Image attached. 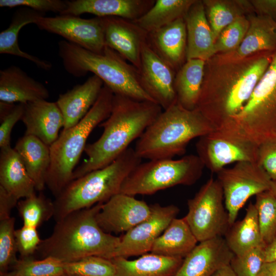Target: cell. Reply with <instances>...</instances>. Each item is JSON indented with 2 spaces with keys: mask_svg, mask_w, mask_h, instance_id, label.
<instances>
[{
  "mask_svg": "<svg viewBox=\"0 0 276 276\" xmlns=\"http://www.w3.org/2000/svg\"><path fill=\"white\" fill-rule=\"evenodd\" d=\"M204 167L199 156L192 154L177 159L149 160L134 168L120 193L132 196L151 195L177 185L191 186L200 178Z\"/></svg>",
  "mask_w": 276,
  "mask_h": 276,
  "instance_id": "9c48e42d",
  "label": "cell"
},
{
  "mask_svg": "<svg viewBox=\"0 0 276 276\" xmlns=\"http://www.w3.org/2000/svg\"><path fill=\"white\" fill-rule=\"evenodd\" d=\"M183 259L147 253L134 260L116 257L111 260L116 276H173Z\"/></svg>",
  "mask_w": 276,
  "mask_h": 276,
  "instance_id": "83f0119b",
  "label": "cell"
},
{
  "mask_svg": "<svg viewBox=\"0 0 276 276\" xmlns=\"http://www.w3.org/2000/svg\"><path fill=\"white\" fill-rule=\"evenodd\" d=\"M23 225L37 228L54 215V202L40 193L20 200L16 205Z\"/></svg>",
  "mask_w": 276,
  "mask_h": 276,
  "instance_id": "836d02e7",
  "label": "cell"
},
{
  "mask_svg": "<svg viewBox=\"0 0 276 276\" xmlns=\"http://www.w3.org/2000/svg\"><path fill=\"white\" fill-rule=\"evenodd\" d=\"M113 96L112 91L104 84L87 113L76 125L63 129L50 146L51 163L45 185L55 198L72 180L75 166L84 151L90 133L109 117Z\"/></svg>",
  "mask_w": 276,
  "mask_h": 276,
  "instance_id": "8992f818",
  "label": "cell"
},
{
  "mask_svg": "<svg viewBox=\"0 0 276 276\" xmlns=\"http://www.w3.org/2000/svg\"><path fill=\"white\" fill-rule=\"evenodd\" d=\"M151 49L174 71L186 59L187 31L184 18L147 34Z\"/></svg>",
  "mask_w": 276,
  "mask_h": 276,
  "instance_id": "cb8c5ba5",
  "label": "cell"
},
{
  "mask_svg": "<svg viewBox=\"0 0 276 276\" xmlns=\"http://www.w3.org/2000/svg\"><path fill=\"white\" fill-rule=\"evenodd\" d=\"M58 45L64 68L74 77L91 72L114 95L155 102L143 88L139 70L109 47L106 46L102 53L98 54L65 40Z\"/></svg>",
  "mask_w": 276,
  "mask_h": 276,
  "instance_id": "277c9868",
  "label": "cell"
},
{
  "mask_svg": "<svg viewBox=\"0 0 276 276\" xmlns=\"http://www.w3.org/2000/svg\"><path fill=\"white\" fill-rule=\"evenodd\" d=\"M15 237L20 258L34 257L41 241L36 228L23 225L20 228L15 229Z\"/></svg>",
  "mask_w": 276,
  "mask_h": 276,
  "instance_id": "ee69618b",
  "label": "cell"
},
{
  "mask_svg": "<svg viewBox=\"0 0 276 276\" xmlns=\"http://www.w3.org/2000/svg\"><path fill=\"white\" fill-rule=\"evenodd\" d=\"M151 213L150 205L134 196L119 193L104 203L96 216L97 222L106 233L127 232Z\"/></svg>",
  "mask_w": 276,
  "mask_h": 276,
  "instance_id": "2e32d148",
  "label": "cell"
},
{
  "mask_svg": "<svg viewBox=\"0 0 276 276\" xmlns=\"http://www.w3.org/2000/svg\"><path fill=\"white\" fill-rule=\"evenodd\" d=\"M21 121L25 135L34 136L50 146L58 137L64 127L62 113L56 102L39 100L24 104Z\"/></svg>",
  "mask_w": 276,
  "mask_h": 276,
  "instance_id": "d6986e66",
  "label": "cell"
},
{
  "mask_svg": "<svg viewBox=\"0 0 276 276\" xmlns=\"http://www.w3.org/2000/svg\"><path fill=\"white\" fill-rule=\"evenodd\" d=\"M258 148L250 141L221 129L200 137L196 144L197 155L204 167L216 173L231 163L257 162Z\"/></svg>",
  "mask_w": 276,
  "mask_h": 276,
  "instance_id": "7c38bea8",
  "label": "cell"
},
{
  "mask_svg": "<svg viewBox=\"0 0 276 276\" xmlns=\"http://www.w3.org/2000/svg\"><path fill=\"white\" fill-rule=\"evenodd\" d=\"M198 241L183 218H174L154 243L150 252L184 259Z\"/></svg>",
  "mask_w": 276,
  "mask_h": 276,
  "instance_id": "f546056e",
  "label": "cell"
},
{
  "mask_svg": "<svg viewBox=\"0 0 276 276\" xmlns=\"http://www.w3.org/2000/svg\"><path fill=\"white\" fill-rule=\"evenodd\" d=\"M0 186L17 200L35 193V186L17 151L11 146L1 149Z\"/></svg>",
  "mask_w": 276,
  "mask_h": 276,
  "instance_id": "484cf974",
  "label": "cell"
},
{
  "mask_svg": "<svg viewBox=\"0 0 276 276\" xmlns=\"http://www.w3.org/2000/svg\"><path fill=\"white\" fill-rule=\"evenodd\" d=\"M258 276H276V260L265 262Z\"/></svg>",
  "mask_w": 276,
  "mask_h": 276,
  "instance_id": "c3c4849f",
  "label": "cell"
},
{
  "mask_svg": "<svg viewBox=\"0 0 276 276\" xmlns=\"http://www.w3.org/2000/svg\"><path fill=\"white\" fill-rule=\"evenodd\" d=\"M67 1L63 0H1L0 7L14 8L25 7L45 13L53 12L61 14L66 9Z\"/></svg>",
  "mask_w": 276,
  "mask_h": 276,
  "instance_id": "7bdbcfd3",
  "label": "cell"
},
{
  "mask_svg": "<svg viewBox=\"0 0 276 276\" xmlns=\"http://www.w3.org/2000/svg\"><path fill=\"white\" fill-rule=\"evenodd\" d=\"M141 160L129 147L108 165L72 180L53 201L55 221L74 211L105 203L119 193L125 179Z\"/></svg>",
  "mask_w": 276,
  "mask_h": 276,
  "instance_id": "5b68a950",
  "label": "cell"
},
{
  "mask_svg": "<svg viewBox=\"0 0 276 276\" xmlns=\"http://www.w3.org/2000/svg\"><path fill=\"white\" fill-rule=\"evenodd\" d=\"M139 71L143 88L163 110L177 102L175 71L151 49L147 41L142 45Z\"/></svg>",
  "mask_w": 276,
  "mask_h": 276,
  "instance_id": "9a60e30c",
  "label": "cell"
},
{
  "mask_svg": "<svg viewBox=\"0 0 276 276\" xmlns=\"http://www.w3.org/2000/svg\"><path fill=\"white\" fill-rule=\"evenodd\" d=\"M0 276H65L63 262L48 257L36 260L33 256L20 258L6 273Z\"/></svg>",
  "mask_w": 276,
  "mask_h": 276,
  "instance_id": "e575fe53",
  "label": "cell"
},
{
  "mask_svg": "<svg viewBox=\"0 0 276 276\" xmlns=\"http://www.w3.org/2000/svg\"><path fill=\"white\" fill-rule=\"evenodd\" d=\"M257 163L271 180H276V139L259 146Z\"/></svg>",
  "mask_w": 276,
  "mask_h": 276,
  "instance_id": "f6af8a7d",
  "label": "cell"
},
{
  "mask_svg": "<svg viewBox=\"0 0 276 276\" xmlns=\"http://www.w3.org/2000/svg\"><path fill=\"white\" fill-rule=\"evenodd\" d=\"M273 53L255 60L233 81L213 85L202 84L196 108L215 129L242 109L269 65Z\"/></svg>",
  "mask_w": 276,
  "mask_h": 276,
  "instance_id": "ba28073f",
  "label": "cell"
},
{
  "mask_svg": "<svg viewBox=\"0 0 276 276\" xmlns=\"http://www.w3.org/2000/svg\"><path fill=\"white\" fill-rule=\"evenodd\" d=\"M266 262L276 260V236L273 240L265 248Z\"/></svg>",
  "mask_w": 276,
  "mask_h": 276,
  "instance_id": "681fc988",
  "label": "cell"
},
{
  "mask_svg": "<svg viewBox=\"0 0 276 276\" xmlns=\"http://www.w3.org/2000/svg\"><path fill=\"white\" fill-rule=\"evenodd\" d=\"M65 276H116V267L111 259L89 256L78 261L63 263Z\"/></svg>",
  "mask_w": 276,
  "mask_h": 276,
  "instance_id": "74e56055",
  "label": "cell"
},
{
  "mask_svg": "<svg viewBox=\"0 0 276 276\" xmlns=\"http://www.w3.org/2000/svg\"><path fill=\"white\" fill-rule=\"evenodd\" d=\"M163 110L154 102L114 95L111 112L99 125L103 128V133L96 141L86 145L87 159L75 170L72 180L113 162L142 135Z\"/></svg>",
  "mask_w": 276,
  "mask_h": 276,
  "instance_id": "6da1fadb",
  "label": "cell"
},
{
  "mask_svg": "<svg viewBox=\"0 0 276 276\" xmlns=\"http://www.w3.org/2000/svg\"><path fill=\"white\" fill-rule=\"evenodd\" d=\"M202 2L215 41L225 27L243 15L241 6H237V1H204Z\"/></svg>",
  "mask_w": 276,
  "mask_h": 276,
  "instance_id": "d590c367",
  "label": "cell"
},
{
  "mask_svg": "<svg viewBox=\"0 0 276 276\" xmlns=\"http://www.w3.org/2000/svg\"><path fill=\"white\" fill-rule=\"evenodd\" d=\"M249 25V20L242 15L225 27L215 41V53L235 51L243 40Z\"/></svg>",
  "mask_w": 276,
  "mask_h": 276,
  "instance_id": "60d3db41",
  "label": "cell"
},
{
  "mask_svg": "<svg viewBox=\"0 0 276 276\" xmlns=\"http://www.w3.org/2000/svg\"><path fill=\"white\" fill-rule=\"evenodd\" d=\"M234 256L222 237L200 242L183 259L173 276H212Z\"/></svg>",
  "mask_w": 276,
  "mask_h": 276,
  "instance_id": "e0dca14e",
  "label": "cell"
},
{
  "mask_svg": "<svg viewBox=\"0 0 276 276\" xmlns=\"http://www.w3.org/2000/svg\"><path fill=\"white\" fill-rule=\"evenodd\" d=\"M103 203L74 211L56 222L52 234L41 240L35 254L40 259L52 257L63 263L93 256L110 259L120 237L99 225L96 216Z\"/></svg>",
  "mask_w": 276,
  "mask_h": 276,
  "instance_id": "7a4b0ae2",
  "label": "cell"
},
{
  "mask_svg": "<svg viewBox=\"0 0 276 276\" xmlns=\"http://www.w3.org/2000/svg\"><path fill=\"white\" fill-rule=\"evenodd\" d=\"M194 0H156L143 16L133 21L147 33L184 18Z\"/></svg>",
  "mask_w": 276,
  "mask_h": 276,
  "instance_id": "d6a6232c",
  "label": "cell"
},
{
  "mask_svg": "<svg viewBox=\"0 0 276 276\" xmlns=\"http://www.w3.org/2000/svg\"><path fill=\"white\" fill-rule=\"evenodd\" d=\"M25 105L24 104L8 103L0 101V148L11 146V134L16 123L21 120Z\"/></svg>",
  "mask_w": 276,
  "mask_h": 276,
  "instance_id": "b9f144b4",
  "label": "cell"
},
{
  "mask_svg": "<svg viewBox=\"0 0 276 276\" xmlns=\"http://www.w3.org/2000/svg\"><path fill=\"white\" fill-rule=\"evenodd\" d=\"M224 236L228 247L235 255L243 254L260 245L266 246L262 239L254 204L249 203L244 217L232 224Z\"/></svg>",
  "mask_w": 276,
  "mask_h": 276,
  "instance_id": "4dcf8cb0",
  "label": "cell"
},
{
  "mask_svg": "<svg viewBox=\"0 0 276 276\" xmlns=\"http://www.w3.org/2000/svg\"><path fill=\"white\" fill-rule=\"evenodd\" d=\"M249 25L240 45L228 53L225 59L237 61L259 51H276V22L271 18L259 15L248 19Z\"/></svg>",
  "mask_w": 276,
  "mask_h": 276,
  "instance_id": "d4e9b609",
  "label": "cell"
},
{
  "mask_svg": "<svg viewBox=\"0 0 276 276\" xmlns=\"http://www.w3.org/2000/svg\"><path fill=\"white\" fill-rule=\"evenodd\" d=\"M102 18L106 46L139 70L142 45L148 33L133 21L119 17Z\"/></svg>",
  "mask_w": 276,
  "mask_h": 276,
  "instance_id": "ac0fdd59",
  "label": "cell"
},
{
  "mask_svg": "<svg viewBox=\"0 0 276 276\" xmlns=\"http://www.w3.org/2000/svg\"><path fill=\"white\" fill-rule=\"evenodd\" d=\"M14 149L19 154L36 190L41 192L51 163L50 146L39 139L24 135L17 142Z\"/></svg>",
  "mask_w": 276,
  "mask_h": 276,
  "instance_id": "f1b7e54d",
  "label": "cell"
},
{
  "mask_svg": "<svg viewBox=\"0 0 276 276\" xmlns=\"http://www.w3.org/2000/svg\"><path fill=\"white\" fill-rule=\"evenodd\" d=\"M269 190L276 197V180H271Z\"/></svg>",
  "mask_w": 276,
  "mask_h": 276,
  "instance_id": "816d5d0a",
  "label": "cell"
},
{
  "mask_svg": "<svg viewBox=\"0 0 276 276\" xmlns=\"http://www.w3.org/2000/svg\"><path fill=\"white\" fill-rule=\"evenodd\" d=\"M217 174L223 189L230 225L236 221L239 211L247 200L269 190L271 181L257 162H237L232 168H224Z\"/></svg>",
  "mask_w": 276,
  "mask_h": 276,
  "instance_id": "8fae6325",
  "label": "cell"
},
{
  "mask_svg": "<svg viewBox=\"0 0 276 276\" xmlns=\"http://www.w3.org/2000/svg\"><path fill=\"white\" fill-rule=\"evenodd\" d=\"M35 25L41 30L61 36L65 40L95 53H102L106 46L102 17L86 19L59 14L42 17Z\"/></svg>",
  "mask_w": 276,
  "mask_h": 276,
  "instance_id": "5bb4252c",
  "label": "cell"
},
{
  "mask_svg": "<svg viewBox=\"0 0 276 276\" xmlns=\"http://www.w3.org/2000/svg\"><path fill=\"white\" fill-rule=\"evenodd\" d=\"M212 276H236V275L229 264L219 269Z\"/></svg>",
  "mask_w": 276,
  "mask_h": 276,
  "instance_id": "f907efd6",
  "label": "cell"
},
{
  "mask_svg": "<svg viewBox=\"0 0 276 276\" xmlns=\"http://www.w3.org/2000/svg\"><path fill=\"white\" fill-rule=\"evenodd\" d=\"M153 0H72L60 15L79 16L84 13L96 17H119L134 21L154 5Z\"/></svg>",
  "mask_w": 276,
  "mask_h": 276,
  "instance_id": "ffe728a7",
  "label": "cell"
},
{
  "mask_svg": "<svg viewBox=\"0 0 276 276\" xmlns=\"http://www.w3.org/2000/svg\"><path fill=\"white\" fill-rule=\"evenodd\" d=\"M214 130L197 108L188 110L176 102L163 110L145 130L134 150L141 159L173 158L184 154L193 139Z\"/></svg>",
  "mask_w": 276,
  "mask_h": 276,
  "instance_id": "3957f363",
  "label": "cell"
},
{
  "mask_svg": "<svg viewBox=\"0 0 276 276\" xmlns=\"http://www.w3.org/2000/svg\"><path fill=\"white\" fill-rule=\"evenodd\" d=\"M15 222L13 217L0 220V275L7 272L18 260Z\"/></svg>",
  "mask_w": 276,
  "mask_h": 276,
  "instance_id": "f35d334b",
  "label": "cell"
},
{
  "mask_svg": "<svg viewBox=\"0 0 276 276\" xmlns=\"http://www.w3.org/2000/svg\"><path fill=\"white\" fill-rule=\"evenodd\" d=\"M18 201L0 186V220L11 217V210L17 205Z\"/></svg>",
  "mask_w": 276,
  "mask_h": 276,
  "instance_id": "bcb514c9",
  "label": "cell"
},
{
  "mask_svg": "<svg viewBox=\"0 0 276 276\" xmlns=\"http://www.w3.org/2000/svg\"><path fill=\"white\" fill-rule=\"evenodd\" d=\"M262 245L243 254L235 255L229 265L236 276H258L265 261V248Z\"/></svg>",
  "mask_w": 276,
  "mask_h": 276,
  "instance_id": "ab89813d",
  "label": "cell"
},
{
  "mask_svg": "<svg viewBox=\"0 0 276 276\" xmlns=\"http://www.w3.org/2000/svg\"><path fill=\"white\" fill-rule=\"evenodd\" d=\"M254 204L262 239L267 246L276 236V197L267 190L256 195Z\"/></svg>",
  "mask_w": 276,
  "mask_h": 276,
  "instance_id": "8d00e7d4",
  "label": "cell"
},
{
  "mask_svg": "<svg viewBox=\"0 0 276 276\" xmlns=\"http://www.w3.org/2000/svg\"><path fill=\"white\" fill-rule=\"evenodd\" d=\"M103 85L102 80L93 75L59 95L56 102L63 116V129L76 125L83 118L97 100Z\"/></svg>",
  "mask_w": 276,
  "mask_h": 276,
  "instance_id": "44dd1931",
  "label": "cell"
},
{
  "mask_svg": "<svg viewBox=\"0 0 276 276\" xmlns=\"http://www.w3.org/2000/svg\"><path fill=\"white\" fill-rule=\"evenodd\" d=\"M218 129L258 146L276 139V51L243 107Z\"/></svg>",
  "mask_w": 276,
  "mask_h": 276,
  "instance_id": "52a82bcc",
  "label": "cell"
},
{
  "mask_svg": "<svg viewBox=\"0 0 276 276\" xmlns=\"http://www.w3.org/2000/svg\"><path fill=\"white\" fill-rule=\"evenodd\" d=\"M184 19L187 31L186 60H208L216 53L215 40L203 2L196 1Z\"/></svg>",
  "mask_w": 276,
  "mask_h": 276,
  "instance_id": "7402d4cb",
  "label": "cell"
},
{
  "mask_svg": "<svg viewBox=\"0 0 276 276\" xmlns=\"http://www.w3.org/2000/svg\"><path fill=\"white\" fill-rule=\"evenodd\" d=\"M45 13L30 8L21 7L14 13L11 22L7 29L0 33V53L16 56L28 60L34 63L38 68L50 71L52 63L22 51L18 44V34L25 26L36 24Z\"/></svg>",
  "mask_w": 276,
  "mask_h": 276,
  "instance_id": "4316f807",
  "label": "cell"
},
{
  "mask_svg": "<svg viewBox=\"0 0 276 276\" xmlns=\"http://www.w3.org/2000/svg\"><path fill=\"white\" fill-rule=\"evenodd\" d=\"M223 200L222 186L212 177L188 200V212L184 218L198 242L225 235L231 225Z\"/></svg>",
  "mask_w": 276,
  "mask_h": 276,
  "instance_id": "30bf717a",
  "label": "cell"
},
{
  "mask_svg": "<svg viewBox=\"0 0 276 276\" xmlns=\"http://www.w3.org/2000/svg\"><path fill=\"white\" fill-rule=\"evenodd\" d=\"M151 213L147 218L127 231L110 259L116 257L128 258L142 256L150 252L155 240L178 214L179 208L173 205H150Z\"/></svg>",
  "mask_w": 276,
  "mask_h": 276,
  "instance_id": "4fadbf2b",
  "label": "cell"
},
{
  "mask_svg": "<svg viewBox=\"0 0 276 276\" xmlns=\"http://www.w3.org/2000/svg\"><path fill=\"white\" fill-rule=\"evenodd\" d=\"M250 2L259 15L268 16L276 22V0H254Z\"/></svg>",
  "mask_w": 276,
  "mask_h": 276,
  "instance_id": "7dc6e473",
  "label": "cell"
},
{
  "mask_svg": "<svg viewBox=\"0 0 276 276\" xmlns=\"http://www.w3.org/2000/svg\"><path fill=\"white\" fill-rule=\"evenodd\" d=\"M205 61L187 60L175 75L174 88L177 102L188 110L196 108L203 81Z\"/></svg>",
  "mask_w": 276,
  "mask_h": 276,
  "instance_id": "1f68e13d",
  "label": "cell"
},
{
  "mask_svg": "<svg viewBox=\"0 0 276 276\" xmlns=\"http://www.w3.org/2000/svg\"><path fill=\"white\" fill-rule=\"evenodd\" d=\"M49 97V91L43 84L19 67L11 65L1 70L0 101L25 104Z\"/></svg>",
  "mask_w": 276,
  "mask_h": 276,
  "instance_id": "603a6c76",
  "label": "cell"
}]
</instances>
